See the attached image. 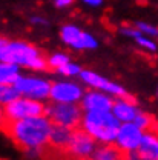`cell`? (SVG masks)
<instances>
[{
    "label": "cell",
    "mask_w": 158,
    "mask_h": 160,
    "mask_svg": "<svg viewBox=\"0 0 158 160\" xmlns=\"http://www.w3.org/2000/svg\"><path fill=\"white\" fill-rule=\"evenodd\" d=\"M52 123L46 116H37L20 120L5 119L0 131L12 140V143L19 149L26 152L31 149L43 148L48 143Z\"/></svg>",
    "instance_id": "1"
},
{
    "label": "cell",
    "mask_w": 158,
    "mask_h": 160,
    "mask_svg": "<svg viewBox=\"0 0 158 160\" xmlns=\"http://www.w3.org/2000/svg\"><path fill=\"white\" fill-rule=\"evenodd\" d=\"M80 71H81L80 65H77V63H72L71 60H69L68 63H65L63 66L57 68V72H59V74H61V76H66V77H74V76H79Z\"/></svg>",
    "instance_id": "19"
},
{
    "label": "cell",
    "mask_w": 158,
    "mask_h": 160,
    "mask_svg": "<svg viewBox=\"0 0 158 160\" xmlns=\"http://www.w3.org/2000/svg\"><path fill=\"white\" fill-rule=\"evenodd\" d=\"M83 96V88L72 82H57L51 85L49 97L57 103H77Z\"/></svg>",
    "instance_id": "9"
},
{
    "label": "cell",
    "mask_w": 158,
    "mask_h": 160,
    "mask_svg": "<svg viewBox=\"0 0 158 160\" xmlns=\"http://www.w3.org/2000/svg\"><path fill=\"white\" fill-rule=\"evenodd\" d=\"M88 160H124V151L114 143H101Z\"/></svg>",
    "instance_id": "13"
},
{
    "label": "cell",
    "mask_w": 158,
    "mask_h": 160,
    "mask_svg": "<svg viewBox=\"0 0 158 160\" xmlns=\"http://www.w3.org/2000/svg\"><path fill=\"white\" fill-rule=\"evenodd\" d=\"M12 85H14V88L20 92V96H25V97H28V99L45 100L49 97L51 83L45 79H39V77H23V76H20Z\"/></svg>",
    "instance_id": "6"
},
{
    "label": "cell",
    "mask_w": 158,
    "mask_h": 160,
    "mask_svg": "<svg viewBox=\"0 0 158 160\" xmlns=\"http://www.w3.org/2000/svg\"><path fill=\"white\" fill-rule=\"evenodd\" d=\"M5 119L8 120H20L28 117L45 116V105L40 100L28 99V97H17L16 100L9 102L3 108Z\"/></svg>",
    "instance_id": "5"
},
{
    "label": "cell",
    "mask_w": 158,
    "mask_h": 160,
    "mask_svg": "<svg viewBox=\"0 0 158 160\" xmlns=\"http://www.w3.org/2000/svg\"><path fill=\"white\" fill-rule=\"evenodd\" d=\"M34 25H48V22L45 19H41V17H32V20H31Z\"/></svg>",
    "instance_id": "25"
},
{
    "label": "cell",
    "mask_w": 158,
    "mask_h": 160,
    "mask_svg": "<svg viewBox=\"0 0 158 160\" xmlns=\"http://www.w3.org/2000/svg\"><path fill=\"white\" fill-rule=\"evenodd\" d=\"M3 122H5V114H3V108L0 106V129L3 126Z\"/></svg>",
    "instance_id": "26"
},
{
    "label": "cell",
    "mask_w": 158,
    "mask_h": 160,
    "mask_svg": "<svg viewBox=\"0 0 158 160\" xmlns=\"http://www.w3.org/2000/svg\"><path fill=\"white\" fill-rule=\"evenodd\" d=\"M19 68L20 66H17V65L0 62V83H9V85H12L20 77Z\"/></svg>",
    "instance_id": "15"
},
{
    "label": "cell",
    "mask_w": 158,
    "mask_h": 160,
    "mask_svg": "<svg viewBox=\"0 0 158 160\" xmlns=\"http://www.w3.org/2000/svg\"><path fill=\"white\" fill-rule=\"evenodd\" d=\"M80 34H81V29H80L79 26H75V25H65L63 28H61V31H60V37L61 40L66 43V45H69L71 48L75 45V42L79 40Z\"/></svg>",
    "instance_id": "16"
},
{
    "label": "cell",
    "mask_w": 158,
    "mask_h": 160,
    "mask_svg": "<svg viewBox=\"0 0 158 160\" xmlns=\"http://www.w3.org/2000/svg\"><path fill=\"white\" fill-rule=\"evenodd\" d=\"M54 2H55V5L59 8H65V6H69L74 0H54Z\"/></svg>",
    "instance_id": "24"
},
{
    "label": "cell",
    "mask_w": 158,
    "mask_h": 160,
    "mask_svg": "<svg viewBox=\"0 0 158 160\" xmlns=\"http://www.w3.org/2000/svg\"><path fill=\"white\" fill-rule=\"evenodd\" d=\"M45 116L49 119L52 125L65 126L69 129L80 128L83 109L77 103H51L45 106Z\"/></svg>",
    "instance_id": "4"
},
{
    "label": "cell",
    "mask_w": 158,
    "mask_h": 160,
    "mask_svg": "<svg viewBox=\"0 0 158 160\" xmlns=\"http://www.w3.org/2000/svg\"><path fill=\"white\" fill-rule=\"evenodd\" d=\"M111 112L115 116V119L120 123H126V122H134L135 116L140 112V109L131 97H127V99L121 97V99L112 102Z\"/></svg>",
    "instance_id": "11"
},
{
    "label": "cell",
    "mask_w": 158,
    "mask_h": 160,
    "mask_svg": "<svg viewBox=\"0 0 158 160\" xmlns=\"http://www.w3.org/2000/svg\"><path fill=\"white\" fill-rule=\"evenodd\" d=\"M6 43H8V39H5L3 36H0V48H3Z\"/></svg>",
    "instance_id": "27"
},
{
    "label": "cell",
    "mask_w": 158,
    "mask_h": 160,
    "mask_svg": "<svg viewBox=\"0 0 158 160\" xmlns=\"http://www.w3.org/2000/svg\"><path fill=\"white\" fill-rule=\"evenodd\" d=\"M120 122L111 111H86L80 128L100 143H114Z\"/></svg>",
    "instance_id": "3"
},
{
    "label": "cell",
    "mask_w": 158,
    "mask_h": 160,
    "mask_svg": "<svg viewBox=\"0 0 158 160\" xmlns=\"http://www.w3.org/2000/svg\"><path fill=\"white\" fill-rule=\"evenodd\" d=\"M140 160L158 159V139L157 132H143L138 148L135 149Z\"/></svg>",
    "instance_id": "12"
},
{
    "label": "cell",
    "mask_w": 158,
    "mask_h": 160,
    "mask_svg": "<svg viewBox=\"0 0 158 160\" xmlns=\"http://www.w3.org/2000/svg\"><path fill=\"white\" fill-rule=\"evenodd\" d=\"M132 123H135L143 132H157V120H155V117L152 114L140 111L138 114L135 116Z\"/></svg>",
    "instance_id": "14"
},
{
    "label": "cell",
    "mask_w": 158,
    "mask_h": 160,
    "mask_svg": "<svg viewBox=\"0 0 158 160\" xmlns=\"http://www.w3.org/2000/svg\"><path fill=\"white\" fill-rule=\"evenodd\" d=\"M81 109L86 111H111L112 102L106 92H98V91H89L84 96H81Z\"/></svg>",
    "instance_id": "10"
},
{
    "label": "cell",
    "mask_w": 158,
    "mask_h": 160,
    "mask_svg": "<svg viewBox=\"0 0 158 160\" xmlns=\"http://www.w3.org/2000/svg\"><path fill=\"white\" fill-rule=\"evenodd\" d=\"M0 160H2V159H0Z\"/></svg>",
    "instance_id": "28"
},
{
    "label": "cell",
    "mask_w": 158,
    "mask_h": 160,
    "mask_svg": "<svg viewBox=\"0 0 158 160\" xmlns=\"http://www.w3.org/2000/svg\"><path fill=\"white\" fill-rule=\"evenodd\" d=\"M46 62H48V66H49V68L57 69L60 66H63L65 63H68V62H69V57H68L66 54H63V52H55V54H52Z\"/></svg>",
    "instance_id": "21"
},
{
    "label": "cell",
    "mask_w": 158,
    "mask_h": 160,
    "mask_svg": "<svg viewBox=\"0 0 158 160\" xmlns=\"http://www.w3.org/2000/svg\"><path fill=\"white\" fill-rule=\"evenodd\" d=\"M97 46H98V42H97V39L94 36H91L89 32L81 31L79 40L75 42V45L72 48L77 49V51H83V49H95Z\"/></svg>",
    "instance_id": "17"
},
{
    "label": "cell",
    "mask_w": 158,
    "mask_h": 160,
    "mask_svg": "<svg viewBox=\"0 0 158 160\" xmlns=\"http://www.w3.org/2000/svg\"><path fill=\"white\" fill-rule=\"evenodd\" d=\"M79 76L88 86H91L94 89H98V91H103V92H109V94H114V96H118V97H124V99L131 97L127 94V91L123 86H120L118 83H114V82L108 80L106 77L94 72V71L84 69V71H80Z\"/></svg>",
    "instance_id": "7"
},
{
    "label": "cell",
    "mask_w": 158,
    "mask_h": 160,
    "mask_svg": "<svg viewBox=\"0 0 158 160\" xmlns=\"http://www.w3.org/2000/svg\"><path fill=\"white\" fill-rule=\"evenodd\" d=\"M0 62L12 63L17 66H26L36 71L49 69L48 62L41 56L39 49L25 42H9L0 48Z\"/></svg>",
    "instance_id": "2"
},
{
    "label": "cell",
    "mask_w": 158,
    "mask_h": 160,
    "mask_svg": "<svg viewBox=\"0 0 158 160\" xmlns=\"http://www.w3.org/2000/svg\"><path fill=\"white\" fill-rule=\"evenodd\" d=\"M20 97V92L14 88V85L9 83H0V105H6L12 100Z\"/></svg>",
    "instance_id": "18"
},
{
    "label": "cell",
    "mask_w": 158,
    "mask_h": 160,
    "mask_svg": "<svg viewBox=\"0 0 158 160\" xmlns=\"http://www.w3.org/2000/svg\"><path fill=\"white\" fill-rule=\"evenodd\" d=\"M83 3L88 5V6H94V8H97V6H100V5L103 3V0H83Z\"/></svg>",
    "instance_id": "23"
},
{
    "label": "cell",
    "mask_w": 158,
    "mask_h": 160,
    "mask_svg": "<svg viewBox=\"0 0 158 160\" xmlns=\"http://www.w3.org/2000/svg\"><path fill=\"white\" fill-rule=\"evenodd\" d=\"M134 40L137 42V45H140L143 49H146V51H151V52H155L157 51V45H155V42H152V39H149V37H146V34H141L138 32Z\"/></svg>",
    "instance_id": "20"
},
{
    "label": "cell",
    "mask_w": 158,
    "mask_h": 160,
    "mask_svg": "<svg viewBox=\"0 0 158 160\" xmlns=\"http://www.w3.org/2000/svg\"><path fill=\"white\" fill-rule=\"evenodd\" d=\"M137 29H138L141 34H147V36H157V28L152 26L151 23H146V22H137Z\"/></svg>",
    "instance_id": "22"
},
{
    "label": "cell",
    "mask_w": 158,
    "mask_h": 160,
    "mask_svg": "<svg viewBox=\"0 0 158 160\" xmlns=\"http://www.w3.org/2000/svg\"><path fill=\"white\" fill-rule=\"evenodd\" d=\"M143 136V131L132 122L120 123L117 136H115V145L121 151H135L140 145V140Z\"/></svg>",
    "instance_id": "8"
}]
</instances>
